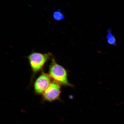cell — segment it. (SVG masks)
Listing matches in <instances>:
<instances>
[{"mask_svg":"<svg viewBox=\"0 0 124 124\" xmlns=\"http://www.w3.org/2000/svg\"><path fill=\"white\" fill-rule=\"evenodd\" d=\"M49 73L50 76L57 83L66 86H72L68 82L66 70L57 64L54 58L49 68Z\"/></svg>","mask_w":124,"mask_h":124,"instance_id":"6da1fadb","label":"cell"},{"mask_svg":"<svg viewBox=\"0 0 124 124\" xmlns=\"http://www.w3.org/2000/svg\"><path fill=\"white\" fill-rule=\"evenodd\" d=\"M50 54H42L34 52L28 56L30 66L34 72H38L41 69L50 57Z\"/></svg>","mask_w":124,"mask_h":124,"instance_id":"7a4b0ae2","label":"cell"},{"mask_svg":"<svg viewBox=\"0 0 124 124\" xmlns=\"http://www.w3.org/2000/svg\"><path fill=\"white\" fill-rule=\"evenodd\" d=\"M61 90L60 84L56 82L51 83L48 87L43 93L44 100L52 102L59 99Z\"/></svg>","mask_w":124,"mask_h":124,"instance_id":"3957f363","label":"cell"},{"mask_svg":"<svg viewBox=\"0 0 124 124\" xmlns=\"http://www.w3.org/2000/svg\"><path fill=\"white\" fill-rule=\"evenodd\" d=\"M51 83L50 78L49 75L43 73L35 82L34 88L35 92L38 94L44 92Z\"/></svg>","mask_w":124,"mask_h":124,"instance_id":"277c9868","label":"cell"},{"mask_svg":"<svg viewBox=\"0 0 124 124\" xmlns=\"http://www.w3.org/2000/svg\"><path fill=\"white\" fill-rule=\"evenodd\" d=\"M106 38L108 44L114 46H117L116 39L112 33V29L111 28L108 30Z\"/></svg>","mask_w":124,"mask_h":124,"instance_id":"5b68a950","label":"cell"},{"mask_svg":"<svg viewBox=\"0 0 124 124\" xmlns=\"http://www.w3.org/2000/svg\"><path fill=\"white\" fill-rule=\"evenodd\" d=\"M54 19L55 21H62L65 19V16L64 14L60 9H58L54 12L53 13Z\"/></svg>","mask_w":124,"mask_h":124,"instance_id":"8992f818","label":"cell"}]
</instances>
